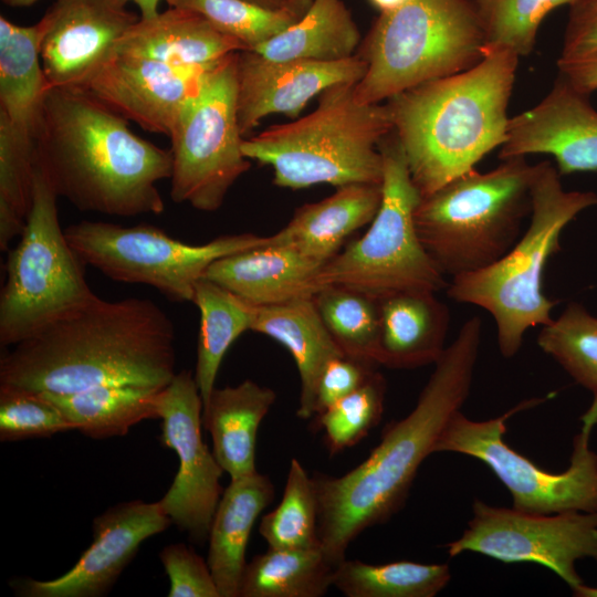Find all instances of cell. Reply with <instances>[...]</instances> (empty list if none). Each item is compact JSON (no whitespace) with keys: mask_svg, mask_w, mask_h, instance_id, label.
Returning a JSON list of instances; mask_svg holds the SVG:
<instances>
[{"mask_svg":"<svg viewBox=\"0 0 597 597\" xmlns=\"http://www.w3.org/2000/svg\"><path fill=\"white\" fill-rule=\"evenodd\" d=\"M482 322L467 320L446 347L413 409L388 423L379 443L341 476L314 475L318 544L337 566L366 528L387 522L405 505L419 467L451 417L469 397L481 345Z\"/></svg>","mask_w":597,"mask_h":597,"instance_id":"1","label":"cell"},{"mask_svg":"<svg viewBox=\"0 0 597 597\" xmlns=\"http://www.w3.org/2000/svg\"><path fill=\"white\" fill-rule=\"evenodd\" d=\"M176 375L175 328L144 297L88 304L15 344L0 360V385L72 394L105 385L164 388Z\"/></svg>","mask_w":597,"mask_h":597,"instance_id":"2","label":"cell"},{"mask_svg":"<svg viewBox=\"0 0 597 597\" xmlns=\"http://www.w3.org/2000/svg\"><path fill=\"white\" fill-rule=\"evenodd\" d=\"M35 166L54 193L77 210L116 217L160 214L157 182L172 157L81 87L48 91L34 138Z\"/></svg>","mask_w":597,"mask_h":597,"instance_id":"3","label":"cell"},{"mask_svg":"<svg viewBox=\"0 0 597 597\" xmlns=\"http://www.w3.org/2000/svg\"><path fill=\"white\" fill-rule=\"evenodd\" d=\"M519 57L507 48H490L474 66L387 100L394 130L421 197L474 169L505 143Z\"/></svg>","mask_w":597,"mask_h":597,"instance_id":"4","label":"cell"},{"mask_svg":"<svg viewBox=\"0 0 597 597\" xmlns=\"http://www.w3.org/2000/svg\"><path fill=\"white\" fill-rule=\"evenodd\" d=\"M355 84H335L320 94L308 115L244 138V156L271 166L273 184L282 188L381 185L378 145L394 130V123L386 103L357 102Z\"/></svg>","mask_w":597,"mask_h":597,"instance_id":"5","label":"cell"},{"mask_svg":"<svg viewBox=\"0 0 597 597\" xmlns=\"http://www.w3.org/2000/svg\"><path fill=\"white\" fill-rule=\"evenodd\" d=\"M597 206L594 191H567L549 161L535 165L530 224L515 244L493 264L451 277L448 296L485 310L494 320L500 353L515 356L527 329L552 322L558 303L543 292V274L559 249L565 227Z\"/></svg>","mask_w":597,"mask_h":597,"instance_id":"6","label":"cell"},{"mask_svg":"<svg viewBox=\"0 0 597 597\" xmlns=\"http://www.w3.org/2000/svg\"><path fill=\"white\" fill-rule=\"evenodd\" d=\"M534 175L535 165L525 157H511L486 172L471 169L420 198L416 230L442 274L474 272L507 253L531 216Z\"/></svg>","mask_w":597,"mask_h":597,"instance_id":"7","label":"cell"},{"mask_svg":"<svg viewBox=\"0 0 597 597\" xmlns=\"http://www.w3.org/2000/svg\"><path fill=\"white\" fill-rule=\"evenodd\" d=\"M486 44L470 0H407L383 12L356 53L367 64L355 98L378 104L479 63Z\"/></svg>","mask_w":597,"mask_h":597,"instance_id":"8","label":"cell"},{"mask_svg":"<svg viewBox=\"0 0 597 597\" xmlns=\"http://www.w3.org/2000/svg\"><path fill=\"white\" fill-rule=\"evenodd\" d=\"M57 196L35 166L31 209L6 261L0 295V344L13 346L82 308L97 295L85 264L62 229Z\"/></svg>","mask_w":597,"mask_h":597,"instance_id":"9","label":"cell"},{"mask_svg":"<svg viewBox=\"0 0 597 597\" xmlns=\"http://www.w3.org/2000/svg\"><path fill=\"white\" fill-rule=\"evenodd\" d=\"M378 148L384 159L383 198L367 231L321 270V287L347 286L377 300L408 290H447L446 275L426 252L413 213L420 193L413 185L401 144L392 130Z\"/></svg>","mask_w":597,"mask_h":597,"instance_id":"10","label":"cell"},{"mask_svg":"<svg viewBox=\"0 0 597 597\" xmlns=\"http://www.w3.org/2000/svg\"><path fill=\"white\" fill-rule=\"evenodd\" d=\"M548 398L525 399L503 415L483 421L469 419L459 410L443 429L433 453H461L483 462L509 490L515 510L537 514L597 512V453L590 448L597 426V398L580 417L569 465L563 472L536 465L504 440L506 421L512 416Z\"/></svg>","mask_w":597,"mask_h":597,"instance_id":"11","label":"cell"},{"mask_svg":"<svg viewBox=\"0 0 597 597\" xmlns=\"http://www.w3.org/2000/svg\"><path fill=\"white\" fill-rule=\"evenodd\" d=\"M238 52L202 76L168 136L172 157L170 199L203 212L217 211L251 161L242 151L238 119Z\"/></svg>","mask_w":597,"mask_h":597,"instance_id":"12","label":"cell"},{"mask_svg":"<svg viewBox=\"0 0 597 597\" xmlns=\"http://www.w3.org/2000/svg\"><path fill=\"white\" fill-rule=\"evenodd\" d=\"M64 231L85 265L116 282L151 286L174 302H192L196 283L216 260L270 241V235L240 233L189 244L148 223L88 220Z\"/></svg>","mask_w":597,"mask_h":597,"instance_id":"13","label":"cell"},{"mask_svg":"<svg viewBox=\"0 0 597 597\" xmlns=\"http://www.w3.org/2000/svg\"><path fill=\"white\" fill-rule=\"evenodd\" d=\"M446 548L450 557L474 552L505 564H538L573 589L584 583L577 562H597V512L526 513L474 499L468 527Z\"/></svg>","mask_w":597,"mask_h":597,"instance_id":"14","label":"cell"},{"mask_svg":"<svg viewBox=\"0 0 597 597\" xmlns=\"http://www.w3.org/2000/svg\"><path fill=\"white\" fill-rule=\"evenodd\" d=\"M156 410L161 419V443L179 459L177 474L159 503L171 523L202 545L223 493L220 479L224 471L202 439L203 402L195 375L176 373L157 394Z\"/></svg>","mask_w":597,"mask_h":597,"instance_id":"15","label":"cell"},{"mask_svg":"<svg viewBox=\"0 0 597 597\" xmlns=\"http://www.w3.org/2000/svg\"><path fill=\"white\" fill-rule=\"evenodd\" d=\"M126 0H54L38 21L39 52L50 88L81 87L140 17Z\"/></svg>","mask_w":597,"mask_h":597,"instance_id":"16","label":"cell"},{"mask_svg":"<svg viewBox=\"0 0 597 597\" xmlns=\"http://www.w3.org/2000/svg\"><path fill=\"white\" fill-rule=\"evenodd\" d=\"M171 524L159 501L118 503L93 520V541L65 574L50 579L23 578L13 587L27 597H101L116 583L147 538Z\"/></svg>","mask_w":597,"mask_h":597,"instance_id":"17","label":"cell"},{"mask_svg":"<svg viewBox=\"0 0 597 597\" xmlns=\"http://www.w3.org/2000/svg\"><path fill=\"white\" fill-rule=\"evenodd\" d=\"M211 67L174 66L114 51L84 88L143 129L169 136L184 105Z\"/></svg>","mask_w":597,"mask_h":597,"instance_id":"18","label":"cell"},{"mask_svg":"<svg viewBox=\"0 0 597 597\" xmlns=\"http://www.w3.org/2000/svg\"><path fill=\"white\" fill-rule=\"evenodd\" d=\"M367 64L357 54L339 61H272L245 50L238 52V119L241 133L252 130L270 114L300 115L317 94L338 83H357Z\"/></svg>","mask_w":597,"mask_h":597,"instance_id":"19","label":"cell"},{"mask_svg":"<svg viewBox=\"0 0 597 597\" xmlns=\"http://www.w3.org/2000/svg\"><path fill=\"white\" fill-rule=\"evenodd\" d=\"M533 154L554 157L561 176L597 170V112L561 74L536 106L510 118L499 157Z\"/></svg>","mask_w":597,"mask_h":597,"instance_id":"20","label":"cell"},{"mask_svg":"<svg viewBox=\"0 0 597 597\" xmlns=\"http://www.w3.org/2000/svg\"><path fill=\"white\" fill-rule=\"evenodd\" d=\"M323 265L295 248L270 241L216 260L203 276L261 306L312 298Z\"/></svg>","mask_w":597,"mask_h":597,"instance_id":"21","label":"cell"},{"mask_svg":"<svg viewBox=\"0 0 597 597\" xmlns=\"http://www.w3.org/2000/svg\"><path fill=\"white\" fill-rule=\"evenodd\" d=\"M200 13L169 7L151 19L135 22L116 42L119 54L159 61L174 66L207 69L226 56L244 51Z\"/></svg>","mask_w":597,"mask_h":597,"instance_id":"22","label":"cell"},{"mask_svg":"<svg viewBox=\"0 0 597 597\" xmlns=\"http://www.w3.org/2000/svg\"><path fill=\"white\" fill-rule=\"evenodd\" d=\"M379 365L412 369L436 364L446 349L448 306L427 290L399 291L378 300Z\"/></svg>","mask_w":597,"mask_h":597,"instance_id":"23","label":"cell"},{"mask_svg":"<svg viewBox=\"0 0 597 597\" xmlns=\"http://www.w3.org/2000/svg\"><path fill=\"white\" fill-rule=\"evenodd\" d=\"M381 198L383 184L338 187L329 197L296 209L287 224L270 235L271 241L291 245L324 266L355 231L371 222Z\"/></svg>","mask_w":597,"mask_h":597,"instance_id":"24","label":"cell"},{"mask_svg":"<svg viewBox=\"0 0 597 597\" xmlns=\"http://www.w3.org/2000/svg\"><path fill=\"white\" fill-rule=\"evenodd\" d=\"M274 493L270 478L258 471L231 480L223 491L210 526L207 557L220 597H239L251 531Z\"/></svg>","mask_w":597,"mask_h":597,"instance_id":"25","label":"cell"},{"mask_svg":"<svg viewBox=\"0 0 597 597\" xmlns=\"http://www.w3.org/2000/svg\"><path fill=\"white\" fill-rule=\"evenodd\" d=\"M276 399L273 389L245 379L214 388L203 404L202 426L211 434L212 452L231 480L255 469L258 429Z\"/></svg>","mask_w":597,"mask_h":597,"instance_id":"26","label":"cell"},{"mask_svg":"<svg viewBox=\"0 0 597 597\" xmlns=\"http://www.w3.org/2000/svg\"><path fill=\"white\" fill-rule=\"evenodd\" d=\"M251 331L273 338L292 355L301 381L296 415L313 418L316 386L324 367L345 355L323 324L313 297L254 305Z\"/></svg>","mask_w":597,"mask_h":597,"instance_id":"27","label":"cell"},{"mask_svg":"<svg viewBox=\"0 0 597 597\" xmlns=\"http://www.w3.org/2000/svg\"><path fill=\"white\" fill-rule=\"evenodd\" d=\"M40 30L0 15V113L23 137L34 142L50 86L40 52Z\"/></svg>","mask_w":597,"mask_h":597,"instance_id":"28","label":"cell"},{"mask_svg":"<svg viewBox=\"0 0 597 597\" xmlns=\"http://www.w3.org/2000/svg\"><path fill=\"white\" fill-rule=\"evenodd\" d=\"M360 41L343 0H313L294 23L250 51L272 61H339L354 56Z\"/></svg>","mask_w":597,"mask_h":597,"instance_id":"29","label":"cell"},{"mask_svg":"<svg viewBox=\"0 0 597 597\" xmlns=\"http://www.w3.org/2000/svg\"><path fill=\"white\" fill-rule=\"evenodd\" d=\"M160 389L105 385L72 394H41L59 408L74 430L92 439H107L125 436L143 420L158 418L156 397Z\"/></svg>","mask_w":597,"mask_h":597,"instance_id":"30","label":"cell"},{"mask_svg":"<svg viewBox=\"0 0 597 597\" xmlns=\"http://www.w3.org/2000/svg\"><path fill=\"white\" fill-rule=\"evenodd\" d=\"M192 303L200 313L195 379L205 404L216 388L226 353L251 331L254 305L205 277L196 283Z\"/></svg>","mask_w":597,"mask_h":597,"instance_id":"31","label":"cell"},{"mask_svg":"<svg viewBox=\"0 0 597 597\" xmlns=\"http://www.w3.org/2000/svg\"><path fill=\"white\" fill-rule=\"evenodd\" d=\"M335 568L318 546L269 547L247 563L239 597H321L333 586Z\"/></svg>","mask_w":597,"mask_h":597,"instance_id":"32","label":"cell"},{"mask_svg":"<svg viewBox=\"0 0 597 597\" xmlns=\"http://www.w3.org/2000/svg\"><path fill=\"white\" fill-rule=\"evenodd\" d=\"M450 579L448 564H368L345 558L335 568L333 586L347 597H433Z\"/></svg>","mask_w":597,"mask_h":597,"instance_id":"33","label":"cell"},{"mask_svg":"<svg viewBox=\"0 0 597 597\" xmlns=\"http://www.w3.org/2000/svg\"><path fill=\"white\" fill-rule=\"evenodd\" d=\"M313 301L323 324L346 356L380 366L377 298L347 286L328 285Z\"/></svg>","mask_w":597,"mask_h":597,"instance_id":"34","label":"cell"},{"mask_svg":"<svg viewBox=\"0 0 597 597\" xmlns=\"http://www.w3.org/2000/svg\"><path fill=\"white\" fill-rule=\"evenodd\" d=\"M34 142L21 136L0 113V249L20 237L31 209Z\"/></svg>","mask_w":597,"mask_h":597,"instance_id":"35","label":"cell"},{"mask_svg":"<svg viewBox=\"0 0 597 597\" xmlns=\"http://www.w3.org/2000/svg\"><path fill=\"white\" fill-rule=\"evenodd\" d=\"M538 347L578 385L597 398V316L570 302L551 323L542 326Z\"/></svg>","mask_w":597,"mask_h":597,"instance_id":"36","label":"cell"},{"mask_svg":"<svg viewBox=\"0 0 597 597\" xmlns=\"http://www.w3.org/2000/svg\"><path fill=\"white\" fill-rule=\"evenodd\" d=\"M259 533L271 548L320 547L315 483L297 459L291 460L282 500L263 515Z\"/></svg>","mask_w":597,"mask_h":597,"instance_id":"37","label":"cell"},{"mask_svg":"<svg viewBox=\"0 0 597 597\" xmlns=\"http://www.w3.org/2000/svg\"><path fill=\"white\" fill-rule=\"evenodd\" d=\"M576 0H470L478 15L486 49L507 48L528 55L544 18Z\"/></svg>","mask_w":597,"mask_h":597,"instance_id":"38","label":"cell"},{"mask_svg":"<svg viewBox=\"0 0 597 597\" xmlns=\"http://www.w3.org/2000/svg\"><path fill=\"white\" fill-rule=\"evenodd\" d=\"M386 391L387 381L376 369L360 387L314 417L331 454L357 444L379 423Z\"/></svg>","mask_w":597,"mask_h":597,"instance_id":"39","label":"cell"},{"mask_svg":"<svg viewBox=\"0 0 597 597\" xmlns=\"http://www.w3.org/2000/svg\"><path fill=\"white\" fill-rule=\"evenodd\" d=\"M203 15L227 35L252 50L285 30L298 18L286 9H270L248 0H165ZM244 50V51H245Z\"/></svg>","mask_w":597,"mask_h":597,"instance_id":"40","label":"cell"},{"mask_svg":"<svg viewBox=\"0 0 597 597\" xmlns=\"http://www.w3.org/2000/svg\"><path fill=\"white\" fill-rule=\"evenodd\" d=\"M74 430L59 408L41 392L0 385V440L48 438Z\"/></svg>","mask_w":597,"mask_h":597,"instance_id":"41","label":"cell"},{"mask_svg":"<svg viewBox=\"0 0 597 597\" xmlns=\"http://www.w3.org/2000/svg\"><path fill=\"white\" fill-rule=\"evenodd\" d=\"M159 559L169 578V597H220L207 561L184 543L165 546Z\"/></svg>","mask_w":597,"mask_h":597,"instance_id":"42","label":"cell"},{"mask_svg":"<svg viewBox=\"0 0 597 597\" xmlns=\"http://www.w3.org/2000/svg\"><path fill=\"white\" fill-rule=\"evenodd\" d=\"M376 368L346 355L329 360L316 386L313 418L360 387Z\"/></svg>","mask_w":597,"mask_h":597,"instance_id":"43","label":"cell"},{"mask_svg":"<svg viewBox=\"0 0 597 597\" xmlns=\"http://www.w3.org/2000/svg\"><path fill=\"white\" fill-rule=\"evenodd\" d=\"M597 52V0H576L569 6L561 57Z\"/></svg>","mask_w":597,"mask_h":597,"instance_id":"44","label":"cell"},{"mask_svg":"<svg viewBox=\"0 0 597 597\" xmlns=\"http://www.w3.org/2000/svg\"><path fill=\"white\" fill-rule=\"evenodd\" d=\"M559 74L577 91L589 95L597 90V52L576 57H559Z\"/></svg>","mask_w":597,"mask_h":597,"instance_id":"45","label":"cell"},{"mask_svg":"<svg viewBox=\"0 0 597 597\" xmlns=\"http://www.w3.org/2000/svg\"><path fill=\"white\" fill-rule=\"evenodd\" d=\"M137 6L142 19H151L159 13V3L161 0H126Z\"/></svg>","mask_w":597,"mask_h":597,"instance_id":"46","label":"cell"},{"mask_svg":"<svg viewBox=\"0 0 597 597\" xmlns=\"http://www.w3.org/2000/svg\"><path fill=\"white\" fill-rule=\"evenodd\" d=\"M312 1L313 0H286L285 9L297 18H301L312 4Z\"/></svg>","mask_w":597,"mask_h":597,"instance_id":"47","label":"cell"},{"mask_svg":"<svg viewBox=\"0 0 597 597\" xmlns=\"http://www.w3.org/2000/svg\"><path fill=\"white\" fill-rule=\"evenodd\" d=\"M380 13L392 11L402 6L407 0H369Z\"/></svg>","mask_w":597,"mask_h":597,"instance_id":"48","label":"cell"},{"mask_svg":"<svg viewBox=\"0 0 597 597\" xmlns=\"http://www.w3.org/2000/svg\"><path fill=\"white\" fill-rule=\"evenodd\" d=\"M572 593L575 597H597V587L583 583L573 588Z\"/></svg>","mask_w":597,"mask_h":597,"instance_id":"49","label":"cell"},{"mask_svg":"<svg viewBox=\"0 0 597 597\" xmlns=\"http://www.w3.org/2000/svg\"><path fill=\"white\" fill-rule=\"evenodd\" d=\"M270 9H285L286 0H248Z\"/></svg>","mask_w":597,"mask_h":597,"instance_id":"50","label":"cell"},{"mask_svg":"<svg viewBox=\"0 0 597 597\" xmlns=\"http://www.w3.org/2000/svg\"><path fill=\"white\" fill-rule=\"evenodd\" d=\"M6 6L12 8H27L35 4L41 0H1Z\"/></svg>","mask_w":597,"mask_h":597,"instance_id":"51","label":"cell"}]
</instances>
